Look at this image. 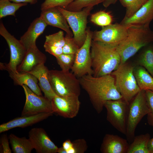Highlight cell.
Returning a JSON list of instances; mask_svg holds the SVG:
<instances>
[{
	"label": "cell",
	"instance_id": "6da1fadb",
	"mask_svg": "<svg viewBox=\"0 0 153 153\" xmlns=\"http://www.w3.org/2000/svg\"><path fill=\"white\" fill-rule=\"evenodd\" d=\"M81 86L88 94L93 106L98 114L107 101L123 98L111 74L99 77L87 75L79 78Z\"/></svg>",
	"mask_w": 153,
	"mask_h": 153
},
{
	"label": "cell",
	"instance_id": "7a4b0ae2",
	"mask_svg": "<svg viewBox=\"0 0 153 153\" xmlns=\"http://www.w3.org/2000/svg\"><path fill=\"white\" fill-rule=\"evenodd\" d=\"M116 48L92 40L90 54L94 76L110 74L118 67L121 58Z\"/></svg>",
	"mask_w": 153,
	"mask_h": 153
},
{
	"label": "cell",
	"instance_id": "3957f363",
	"mask_svg": "<svg viewBox=\"0 0 153 153\" xmlns=\"http://www.w3.org/2000/svg\"><path fill=\"white\" fill-rule=\"evenodd\" d=\"M128 26L127 37L116 48L121 58L120 65L126 62L143 47L153 42V31L150 24Z\"/></svg>",
	"mask_w": 153,
	"mask_h": 153
},
{
	"label": "cell",
	"instance_id": "277c9868",
	"mask_svg": "<svg viewBox=\"0 0 153 153\" xmlns=\"http://www.w3.org/2000/svg\"><path fill=\"white\" fill-rule=\"evenodd\" d=\"M134 67L133 63L127 61L111 74L117 90L128 105L141 90L133 73Z\"/></svg>",
	"mask_w": 153,
	"mask_h": 153
},
{
	"label": "cell",
	"instance_id": "5b68a950",
	"mask_svg": "<svg viewBox=\"0 0 153 153\" xmlns=\"http://www.w3.org/2000/svg\"><path fill=\"white\" fill-rule=\"evenodd\" d=\"M48 77L52 88L57 95L66 97L80 95L81 86L79 78L72 72L50 70Z\"/></svg>",
	"mask_w": 153,
	"mask_h": 153
},
{
	"label": "cell",
	"instance_id": "8992f818",
	"mask_svg": "<svg viewBox=\"0 0 153 153\" xmlns=\"http://www.w3.org/2000/svg\"><path fill=\"white\" fill-rule=\"evenodd\" d=\"M149 112L146 91L141 90L128 105L126 134L128 141H132L137 125L143 118Z\"/></svg>",
	"mask_w": 153,
	"mask_h": 153
},
{
	"label": "cell",
	"instance_id": "52a82bcc",
	"mask_svg": "<svg viewBox=\"0 0 153 153\" xmlns=\"http://www.w3.org/2000/svg\"><path fill=\"white\" fill-rule=\"evenodd\" d=\"M57 8L64 16L72 29L74 40L80 48L86 39L87 18L93 7H85L78 12L69 11L59 7Z\"/></svg>",
	"mask_w": 153,
	"mask_h": 153
},
{
	"label": "cell",
	"instance_id": "ba28073f",
	"mask_svg": "<svg viewBox=\"0 0 153 153\" xmlns=\"http://www.w3.org/2000/svg\"><path fill=\"white\" fill-rule=\"evenodd\" d=\"M0 34L6 41L10 52L9 63H0V69L18 73L17 68L22 62L27 50L20 40L16 39L8 32L1 21L0 23Z\"/></svg>",
	"mask_w": 153,
	"mask_h": 153
},
{
	"label": "cell",
	"instance_id": "9c48e42d",
	"mask_svg": "<svg viewBox=\"0 0 153 153\" xmlns=\"http://www.w3.org/2000/svg\"><path fill=\"white\" fill-rule=\"evenodd\" d=\"M86 31V40L75 54L74 63L71 69L72 72L79 78L93 74L90 54L93 32L90 27L87 29Z\"/></svg>",
	"mask_w": 153,
	"mask_h": 153
},
{
	"label": "cell",
	"instance_id": "30bf717a",
	"mask_svg": "<svg viewBox=\"0 0 153 153\" xmlns=\"http://www.w3.org/2000/svg\"><path fill=\"white\" fill-rule=\"evenodd\" d=\"M104 107L107 121L117 131L126 135L128 105L123 99L106 101Z\"/></svg>",
	"mask_w": 153,
	"mask_h": 153
},
{
	"label": "cell",
	"instance_id": "8fae6325",
	"mask_svg": "<svg viewBox=\"0 0 153 153\" xmlns=\"http://www.w3.org/2000/svg\"><path fill=\"white\" fill-rule=\"evenodd\" d=\"M93 32L92 40L116 47L127 37L128 26L116 23Z\"/></svg>",
	"mask_w": 153,
	"mask_h": 153
},
{
	"label": "cell",
	"instance_id": "7c38bea8",
	"mask_svg": "<svg viewBox=\"0 0 153 153\" xmlns=\"http://www.w3.org/2000/svg\"><path fill=\"white\" fill-rule=\"evenodd\" d=\"M22 87L26 99L21 116L33 115L44 112H54L51 101L44 96L35 93L26 85H23Z\"/></svg>",
	"mask_w": 153,
	"mask_h": 153
},
{
	"label": "cell",
	"instance_id": "4fadbf2b",
	"mask_svg": "<svg viewBox=\"0 0 153 153\" xmlns=\"http://www.w3.org/2000/svg\"><path fill=\"white\" fill-rule=\"evenodd\" d=\"M53 111L66 118H73L78 113L80 103L79 96L61 97L58 95L51 101Z\"/></svg>",
	"mask_w": 153,
	"mask_h": 153
},
{
	"label": "cell",
	"instance_id": "5bb4252c",
	"mask_svg": "<svg viewBox=\"0 0 153 153\" xmlns=\"http://www.w3.org/2000/svg\"><path fill=\"white\" fill-rule=\"evenodd\" d=\"M29 138L37 153H56L58 147L52 141L45 130L41 128L31 129Z\"/></svg>",
	"mask_w": 153,
	"mask_h": 153
},
{
	"label": "cell",
	"instance_id": "9a60e30c",
	"mask_svg": "<svg viewBox=\"0 0 153 153\" xmlns=\"http://www.w3.org/2000/svg\"><path fill=\"white\" fill-rule=\"evenodd\" d=\"M53 112H44L30 115L21 116L0 125V133L17 128H24L41 121L53 115Z\"/></svg>",
	"mask_w": 153,
	"mask_h": 153
},
{
	"label": "cell",
	"instance_id": "2e32d148",
	"mask_svg": "<svg viewBox=\"0 0 153 153\" xmlns=\"http://www.w3.org/2000/svg\"><path fill=\"white\" fill-rule=\"evenodd\" d=\"M47 26L40 16L36 18L31 22L27 31L20 40L27 50L36 46L37 39L43 33Z\"/></svg>",
	"mask_w": 153,
	"mask_h": 153
},
{
	"label": "cell",
	"instance_id": "e0dca14e",
	"mask_svg": "<svg viewBox=\"0 0 153 153\" xmlns=\"http://www.w3.org/2000/svg\"><path fill=\"white\" fill-rule=\"evenodd\" d=\"M153 20V0H148L132 16L129 18L124 17L120 23L126 26L144 25L150 24Z\"/></svg>",
	"mask_w": 153,
	"mask_h": 153
},
{
	"label": "cell",
	"instance_id": "ac0fdd59",
	"mask_svg": "<svg viewBox=\"0 0 153 153\" xmlns=\"http://www.w3.org/2000/svg\"><path fill=\"white\" fill-rule=\"evenodd\" d=\"M129 146L127 140L118 135L106 134L100 149L102 153H127Z\"/></svg>",
	"mask_w": 153,
	"mask_h": 153
},
{
	"label": "cell",
	"instance_id": "d6986e66",
	"mask_svg": "<svg viewBox=\"0 0 153 153\" xmlns=\"http://www.w3.org/2000/svg\"><path fill=\"white\" fill-rule=\"evenodd\" d=\"M46 56L36 46L27 50L24 57L17 68L18 72H29L38 65L44 63L46 60Z\"/></svg>",
	"mask_w": 153,
	"mask_h": 153
},
{
	"label": "cell",
	"instance_id": "ffe728a7",
	"mask_svg": "<svg viewBox=\"0 0 153 153\" xmlns=\"http://www.w3.org/2000/svg\"><path fill=\"white\" fill-rule=\"evenodd\" d=\"M48 25L60 28L67 34L73 36L67 22L57 7L51 8L42 11L40 16Z\"/></svg>",
	"mask_w": 153,
	"mask_h": 153
},
{
	"label": "cell",
	"instance_id": "44dd1931",
	"mask_svg": "<svg viewBox=\"0 0 153 153\" xmlns=\"http://www.w3.org/2000/svg\"><path fill=\"white\" fill-rule=\"evenodd\" d=\"M44 64L42 63L38 65L28 72L37 78L39 82V87L44 93V97L51 101L57 95L52 90L49 81V70Z\"/></svg>",
	"mask_w": 153,
	"mask_h": 153
},
{
	"label": "cell",
	"instance_id": "7402d4cb",
	"mask_svg": "<svg viewBox=\"0 0 153 153\" xmlns=\"http://www.w3.org/2000/svg\"><path fill=\"white\" fill-rule=\"evenodd\" d=\"M7 71L14 85L21 86L26 85L35 93L42 95L41 90L37 84L38 80L34 75L27 72L15 73L10 70Z\"/></svg>",
	"mask_w": 153,
	"mask_h": 153
},
{
	"label": "cell",
	"instance_id": "603a6c76",
	"mask_svg": "<svg viewBox=\"0 0 153 153\" xmlns=\"http://www.w3.org/2000/svg\"><path fill=\"white\" fill-rule=\"evenodd\" d=\"M133 63L134 65L143 67L153 76V42L142 48Z\"/></svg>",
	"mask_w": 153,
	"mask_h": 153
},
{
	"label": "cell",
	"instance_id": "cb8c5ba5",
	"mask_svg": "<svg viewBox=\"0 0 153 153\" xmlns=\"http://www.w3.org/2000/svg\"><path fill=\"white\" fill-rule=\"evenodd\" d=\"M133 73L141 90L153 91V76L145 68L140 66L134 65Z\"/></svg>",
	"mask_w": 153,
	"mask_h": 153
},
{
	"label": "cell",
	"instance_id": "d4e9b609",
	"mask_svg": "<svg viewBox=\"0 0 153 153\" xmlns=\"http://www.w3.org/2000/svg\"><path fill=\"white\" fill-rule=\"evenodd\" d=\"M12 150L14 153H31L34 149L29 138L18 137L11 133L8 137Z\"/></svg>",
	"mask_w": 153,
	"mask_h": 153
},
{
	"label": "cell",
	"instance_id": "484cf974",
	"mask_svg": "<svg viewBox=\"0 0 153 153\" xmlns=\"http://www.w3.org/2000/svg\"><path fill=\"white\" fill-rule=\"evenodd\" d=\"M150 139L148 133L135 136L129 145L127 153H150L148 144Z\"/></svg>",
	"mask_w": 153,
	"mask_h": 153
},
{
	"label": "cell",
	"instance_id": "4316f807",
	"mask_svg": "<svg viewBox=\"0 0 153 153\" xmlns=\"http://www.w3.org/2000/svg\"><path fill=\"white\" fill-rule=\"evenodd\" d=\"M9 0H0V19L7 16H15V13L20 7L27 5L26 3H11Z\"/></svg>",
	"mask_w": 153,
	"mask_h": 153
},
{
	"label": "cell",
	"instance_id": "83f0119b",
	"mask_svg": "<svg viewBox=\"0 0 153 153\" xmlns=\"http://www.w3.org/2000/svg\"><path fill=\"white\" fill-rule=\"evenodd\" d=\"M90 20L94 24L102 27L112 24L113 18L109 12L100 10L92 14Z\"/></svg>",
	"mask_w": 153,
	"mask_h": 153
},
{
	"label": "cell",
	"instance_id": "f1b7e54d",
	"mask_svg": "<svg viewBox=\"0 0 153 153\" xmlns=\"http://www.w3.org/2000/svg\"><path fill=\"white\" fill-rule=\"evenodd\" d=\"M121 5L126 8L124 16L129 18L133 15L148 0H119Z\"/></svg>",
	"mask_w": 153,
	"mask_h": 153
},
{
	"label": "cell",
	"instance_id": "f546056e",
	"mask_svg": "<svg viewBox=\"0 0 153 153\" xmlns=\"http://www.w3.org/2000/svg\"><path fill=\"white\" fill-rule=\"evenodd\" d=\"M103 0H75L70 3L65 9L71 11L78 12L89 6L94 7L102 3Z\"/></svg>",
	"mask_w": 153,
	"mask_h": 153
},
{
	"label": "cell",
	"instance_id": "4dcf8cb0",
	"mask_svg": "<svg viewBox=\"0 0 153 153\" xmlns=\"http://www.w3.org/2000/svg\"><path fill=\"white\" fill-rule=\"evenodd\" d=\"M75 56V54L63 53L56 58L61 70L64 71H69L73 64Z\"/></svg>",
	"mask_w": 153,
	"mask_h": 153
},
{
	"label": "cell",
	"instance_id": "1f68e13d",
	"mask_svg": "<svg viewBox=\"0 0 153 153\" xmlns=\"http://www.w3.org/2000/svg\"><path fill=\"white\" fill-rule=\"evenodd\" d=\"M44 44L56 47L63 48L65 43L63 31H60L55 33L46 35Z\"/></svg>",
	"mask_w": 153,
	"mask_h": 153
},
{
	"label": "cell",
	"instance_id": "d6a6232c",
	"mask_svg": "<svg viewBox=\"0 0 153 153\" xmlns=\"http://www.w3.org/2000/svg\"><path fill=\"white\" fill-rule=\"evenodd\" d=\"M75 0H45L41 4L42 11L50 8L59 7L65 9L71 2Z\"/></svg>",
	"mask_w": 153,
	"mask_h": 153
},
{
	"label": "cell",
	"instance_id": "836d02e7",
	"mask_svg": "<svg viewBox=\"0 0 153 153\" xmlns=\"http://www.w3.org/2000/svg\"><path fill=\"white\" fill-rule=\"evenodd\" d=\"M72 37L67 34L65 37V43L62 48L63 54H75L80 48Z\"/></svg>",
	"mask_w": 153,
	"mask_h": 153
},
{
	"label": "cell",
	"instance_id": "e575fe53",
	"mask_svg": "<svg viewBox=\"0 0 153 153\" xmlns=\"http://www.w3.org/2000/svg\"><path fill=\"white\" fill-rule=\"evenodd\" d=\"M88 148V145L84 139H79L72 141L71 148L67 153H84Z\"/></svg>",
	"mask_w": 153,
	"mask_h": 153
},
{
	"label": "cell",
	"instance_id": "d590c367",
	"mask_svg": "<svg viewBox=\"0 0 153 153\" xmlns=\"http://www.w3.org/2000/svg\"><path fill=\"white\" fill-rule=\"evenodd\" d=\"M146 96L149 112L147 114V120L148 124L153 127V91L146 90Z\"/></svg>",
	"mask_w": 153,
	"mask_h": 153
},
{
	"label": "cell",
	"instance_id": "8d00e7d4",
	"mask_svg": "<svg viewBox=\"0 0 153 153\" xmlns=\"http://www.w3.org/2000/svg\"><path fill=\"white\" fill-rule=\"evenodd\" d=\"M44 47L45 51L56 58L63 53V49L61 47H58L50 46L44 44Z\"/></svg>",
	"mask_w": 153,
	"mask_h": 153
},
{
	"label": "cell",
	"instance_id": "74e56055",
	"mask_svg": "<svg viewBox=\"0 0 153 153\" xmlns=\"http://www.w3.org/2000/svg\"><path fill=\"white\" fill-rule=\"evenodd\" d=\"M6 134L3 135L1 138V143L2 148V152L3 153H11V150L10 149L8 140Z\"/></svg>",
	"mask_w": 153,
	"mask_h": 153
},
{
	"label": "cell",
	"instance_id": "f35d334b",
	"mask_svg": "<svg viewBox=\"0 0 153 153\" xmlns=\"http://www.w3.org/2000/svg\"><path fill=\"white\" fill-rule=\"evenodd\" d=\"M15 3H29L31 5H33L36 3L38 0H9Z\"/></svg>",
	"mask_w": 153,
	"mask_h": 153
},
{
	"label": "cell",
	"instance_id": "ab89813d",
	"mask_svg": "<svg viewBox=\"0 0 153 153\" xmlns=\"http://www.w3.org/2000/svg\"><path fill=\"white\" fill-rule=\"evenodd\" d=\"M72 141L70 139H67L64 141L62 144V147L66 150L67 153L68 150L71 148Z\"/></svg>",
	"mask_w": 153,
	"mask_h": 153
},
{
	"label": "cell",
	"instance_id": "60d3db41",
	"mask_svg": "<svg viewBox=\"0 0 153 153\" xmlns=\"http://www.w3.org/2000/svg\"><path fill=\"white\" fill-rule=\"evenodd\" d=\"M118 0H103L102 3L104 7L107 8L110 5L114 4L116 3Z\"/></svg>",
	"mask_w": 153,
	"mask_h": 153
},
{
	"label": "cell",
	"instance_id": "b9f144b4",
	"mask_svg": "<svg viewBox=\"0 0 153 153\" xmlns=\"http://www.w3.org/2000/svg\"><path fill=\"white\" fill-rule=\"evenodd\" d=\"M148 148L150 153L153 151V138L150 139L148 144Z\"/></svg>",
	"mask_w": 153,
	"mask_h": 153
},
{
	"label": "cell",
	"instance_id": "7bdbcfd3",
	"mask_svg": "<svg viewBox=\"0 0 153 153\" xmlns=\"http://www.w3.org/2000/svg\"><path fill=\"white\" fill-rule=\"evenodd\" d=\"M57 152L58 153H67L66 151L62 146L58 148Z\"/></svg>",
	"mask_w": 153,
	"mask_h": 153
},
{
	"label": "cell",
	"instance_id": "ee69618b",
	"mask_svg": "<svg viewBox=\"0 0 153 153\" xmlns=\"http://www.w3.org/2000/svg\"><path fill=\"white\" fill-rule=\"evenodd\" d=\"M150 153H153V151L151 152Z\"/></svg>",
	"mask_w": 153,
	"mask_h": 153
},
{
	"label": "cell",
	"instance_id": "f6af8a7d",
	"mask_svg": "<svg viewBox=\"0 0 153 153\" xmlns=\"http://www.w3.org/2000/svg\"></svg>",
	"mask_w": 153,
	"mask_h": 153
}]
</instances>
